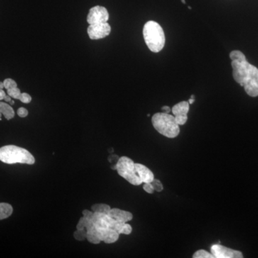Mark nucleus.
Wrapping results in <instances>:
<instances>
[{
  "instance_id": "nucleus-1",
  "label": "nucleus",
  "mask_w": 258,
  "mask_h": 258,
  "mask_svg": "<svg viewBox=\"0 0 258 258\" xmlns=\"http://www.w3.org/2000/svg\"><path fill=\"white\" fill-rule=\"evenodd\" d=\"M232 75L237 83L244 88L248 96H258V69L247 62L245 55L240 50L230 52Z\"/></svg>"
},
{
  "instance_id": "nucleus-2",
  "label": "nucleus",
  "mask_w": 258,
  "mask_h": 258,
  "mask_svg": "<svg viewBox=\"0 0 258 258\" xmlns=\"http://www.w3.org/2000/svg\"><path fill=\"white\" fill-rule=\"evenodd\" d=\"M144 40L149 50L153 52H159L164 48L166 38L161 25L155 21H149L143 28Z\"/></svg>"
},
{
  "instance_id": "nucleus-3",
  "label": "nucleus",
  "mask_w": 258,
  "mask_h": 258,
  "mask_svg": "<svg viewBox=\"0 0 258 258\" xmlns=\"http://www.w3.org/2000/svg\"><path fill=\"white\" fill-rule=\"evenodd\" d=\"M0 161L8 164H35V157L27 149L14 145L0 148Z\"/></svg>"
},
{
  "instance_id": "nucleus-4",
  "label": "nucleus",
  "mask_w": 258,
  "mask_h": 258,
  "mask_svg": "<svg viewBox=\"0 0 258 258\" xmlns=\"http://www.w3.org/2000/svg\"><path fill=\"white\" fill-rule=\"evenodd\" d=\"M154 128L161 135L174 139L179 134V125L176 123L175 117L166 113H157L152 117Z\"/></svg>"
},
{
  "instance_id": "nucleus-5",
  "label": "nucleus",
  "mask_w": 258,
  "mask_h": 258,
  "mask_svg": "<svg viewBox=\"0 0 258 258\" xmlns=\"http://www.w3.org/2000/svg\"><path fill=\"white\" fill-rule=\"evenodd\" d=\"M116 170L118 174L124 178L130 184L139 186L143 183L136 169L135 163L130 158L127 157L119 158L116 163Z\"/></svg>"
},
{
  "instance_id": "nucleus-6",
  "label": "nucleus",
  "mask_w": 258,
  "mask_h": 258,
  "mask_svg": "<svg viewBox=\"0 0 258 258\" xmlns=\"http://www.w3.org/2000/svg\"><path fill=\"white\" fill-rule=\"evenodd\" d=\"M92 221L96 228H111L120 234L124 222H118L112 218L108 214L94 212Z\"/></svg>"
},
{
  "instance_id": "nucleus-7",
  "label": "nucleus",
  "mask_w": 258,
  "mask_h": 258,
  "mask_svg": "<svg viewBox=\"0 0 258 258\" xmlns=\"http://www.w3.org/2000/svg\"><path fill=\"white\" fill-rule=\"evenodd\" d=\"M109 14L106 8L95 6L89 10L87 16V22L89 25L93 24L108 23Z\"/></svg>"
},
{
  "instance_id": "nucleus-8",
  "label": "nucleus",
  "mask_w": 258,
  "mask_h": 258,
  "mask_svg": "<svg viewBox=\"0 0 258 258\" xmlns=\"http://www.w3.org/2000/svg\"><path fill=\"white\" fill-rule=\"evenodd\" d=\"M111 28L108 23L93 24L88 26V36L91 40H99L110 35Z\"/></svg>"
},
{
  "instance_id": "nucleus-9",
  "label": "nucleus",
  "mask_w": 258,
  "mask_h": 258,
  "mask_svg": "<svg viewBox=\"0 0 258 258\" xmlns=\"http://www.w3.org/2000/svg\"><path fill=\"white\" fill-rule=\"evenodd\" d=\"M211 252L215 258H242L243 257L240 251L235 250L222 246L221 244H213L211 247Z\"/></svg>"
},
{
  "instance_id": "nucleus-10",
  "label": "nucleus",
  "mask_w": 258,
  "mask_h": 258,
  "mask_svg": "<svg viewBox=\"0 0 258 258\" xmlns=\"http://www.w3.org/2000/svg\"><path fill=\"white\" fill-rule=\"evenodd\" d=\"M189 111V103L188 101H181L173 107V114L175 117L176 123L179 125H184L188 119L187 114Z\"/></svg>"
},
{
  "instance_id": "nucleus-11",
  "label": "nucleus",
  "mask_w": 258,
  "mask_h": 258,
  "mask_svg": "<svg viewBox=\"0 0 258 258\" xmlns=\"http://www.w3.org/2000/svg\"><path fill=\"white\" fill-rule=\"evenodd\" d=\"M96 234L101 241L105 243L111 244L119 238L120 234L111 228H96Z\"/></svg>"
},
{
  "instance_id": "nucleus-12",
  "label": "nucleus",
  "mask_w": 258,
  "mask_h": 258,
  "mask_svg": "<svg viewBox=\"0 0 258 258\" xmlns=\"http://www.w3.org/2000/svg\"><path fill=\"white\" fill-rule=\"evenodd\" d=\"M108 215L117 221L124 222V223L131 221L133 219V215L131 212L117 208L111 209L108 212Z\"/></svg>"
},
{
  "instance_id": "nucleus-13",
  "label": "nucleus",
  "mask_w": 258,
  "mask_h": 258,
  "mask_svg": "<svg viewBox=\"0 0 258 258\" xmlns=\"http://www.w3.org/2000/svg\"><path fill=\"white\" fill-rule=\"evenodd\" d=\"M136 169L143 183H151L154 179V174L149 168L142 164H135Z\"/></svg>"
},
{
  "instance_id": "nucleus-14",
  "label": "nucleus",
  "mask_w": 258,
  "mask_h": 258,
  "mask_svg": "<svg viewBox=\"0 0 258 258\" xmlns=\"http://www.w3.org/2000/svg\"><path fill=\"white\" fill-rule=\"evenodd\" d=\"M0 112L7 120H10L15 117V111L13 107L8 103L0 101Z\"/></svg>"
},
{
  "instance_id": "nucleus-15",
  "label": "nucleus",
  "mask_w": 258,
  "mask_h": 258,
  "mask_svg": "<svg viewBox=\"0 0 258 258\" xmlns=\"http://www.w3.org/2000/svg\"><path fill=\"white\" fill-rule=\"evenodd\" d=\"M13 208L10 204L0 203V220H5L11 216Z\"/></svg>"
},
{
  "instance_id": "nucleus-16",
  "label": "nucleus",
  "mask_w": 258,
  "mask_h": 258,
  "mask_svg": "<svg viewBox=\"0 0 258 258\" xmlns=\"http://www.w3.org/2000/svg\"><path fill=\"white\" fill-rule=\"evenodd\" d=\"M91 209H92L93 212L108 214L111 208L109 205H105V204H96V205H93Z\"/></svg>"
},
{
  "instance_id": "nucleus-17",
  "label": "nucleus",
  "mask_w": 258,
  "mask_h": 258,
  "mask_svg": "<svg viewBox=\"0 0 258 258\" xmlns=\"http://www.w3.org/2000/svg\"><path fill=\"white\" fill-rule=\"evenodd\" d=\"M194 258H215L213 254L208 252V251L204 250V249H200L197 251L195 254H193Z\"/></svg>"
},
{
  "instance_id": "nucleus-18",
  "label": "nucleus",
  "mask_w": 258,
  "mask_h": 258,
  "mask_svg": "<svg viewBox=\"0 0 258 258\" xmlns=\"http://www.w3.org/2000/svg\"><path fill=\"white\" fill-rule=\"evenodd\" d=\"M86 239H87L88 242H91V243L92 244H99L100 242H101V240L99 239V237H98V235H97L96 232H87Z\"/></svg>"
},
{
  "instance_id": "nucleus-19",
  "label": "nucleus",
  "mask_w": 258,
  "mask_h": 258,
  "mask_svg": "<svg viewBox=\"0 0 258 258\" xmlns=\"http://www.w3.org/2000/svg\"><path fill=\"white\" fill-rule=\"evenodd\" d=\"M21 93V91L18 87L10 88V89L8 90V94L12 98H15V99L19 100Z\"/></svg>"
},
{
  "instance_id": "nucleus-20",
  "label": "nucleus",
  "mask_w": 258,
  "mask_h": 258,
  "mask_svg": "<svg viewBox=\"0 0 258 258\" xmlns=\"http://www.w3.org/2000/svg\"><path fill=\"white\" fill-rule=\"evenodd\" d=\"M74 237L76 240L79 241L84 240L86 239V235H87V232L86 230H77L76 232H74Z\"/></svg>"
},
{
  "instance_id": "nucleus-21",
  "label": "nucleus",
  "mask_w": 258,
  "mask_h": 258,
  "mask_svg": "<svg viewBox=\"0 0 258 258\" xmlns=\"http://www.w3.org/2000/svg\"><path fill=\"white\" fill-rule=\"evenodd\" d=\"M5 88L7 90L10 89V88L18 87V84L15 82L14 80L11 79H7L4 81Z\"/></svg>"
},
{
  "instance_id": "nucleus-22",
  "label": "nucleus",
  "mask_w": 258,
  "mask_h": 258,
  "mask_svg": "<svg viewBox=\"0 0 258 258\" xmlns=\"http://www.w3.org/2000/svg\"><path fill=\"white\" fill-rule=\"evenodd\" d=\"M151 183H152V186H154V191L160 192V191H162L163 189H164L163 185L159 180L154 179Z\"/></svg>"
},
{
  "instance_id": "nucleus-23",
  "label": "nucleus",
  "mask_w": 258,
  "mask_h": 258,
  "mask_svg": "<svg viewBox=\"0 0 258 258\" xmlns=\"http://www.w3.org/2000/svg\"><path fill=\"white\" fill-rule=\"evenodd\" d=\"M19 100L23 103H30L32 101V98L28 93H23L20 95Z\"/></svg>"
},
{
  "instance_id": "nucleus-24",
  "label": "nucleus",
  "mask_w": 258,
  "mask_h": 258,
  "mask_svg": "<svg viewBox=\"0 0 258 258\" xmlns=\"http://www.w3.org/2000/svg\"><path fill=\"white\" fill-rule=\"evenodd\" d=\"M132 226L128 225V224L124 223L123 228H122L121 232H120V234H123V235H130V234L132 233Z\"/></svg>"
},
{
  "instance_id": "nucleus-25",
  "label": "nucleus",
  "mask_w": 258,
  "mask_h": 258,
  "mask_svg": "<svg viewBox=\"0 0 258 258\" xmlns=\"http://www.w3.org/2000/svg\"><path fill=\"white\" fill-rule=\"evenodd\" d=\"M86 218H85V217L83 216L81 219H80L76 228H77V230H86Z\"/></svg>"
},
{
  "instance_id": "nucleus-26",
  "label": "nucleus",
  "mask_w": 258,
  "mask_h": 258,
  "mask_svg": "<svg viewBox=\"0 0 258 258\" xmlns=\"http://www.w3.org/2000/svg\"><path fill=\"white\" fill-rule=\"evenodd\" d=\"M144 190L149 194H153L154 191V186H152V183H144Z\"/></svg>"
},
{
  "instance_id": "nucleus-27",
  "label": "nucleus",
  "mask_w": 258,
  "mask_h": 258,
  "mask_svg": "<svg viewBox=\"0 0 258 258\" xmlns=\"http://www.w3.org/2000/svg\"><path fill=\"white\" fill-rule=\"evenodd\" d=\"M18 115L19 116L21 117V118H25V117L28 115V111L26 108L22 107V108H20L18 110Z\"/></svg>"
},
{
  "instance_id": "nucleus-28",
  "label": "nucleus",
  "mask_w": 258,
  "mask_h": 258,
  "mask_svg": "<svg viewBox=\"0 0 258 258\" xmlns=\"http://www.w3.org/2000/svg\"><path fill=\"white\" fill-rule=\"evenodd\" d=\"M94 212L89 211L88 210H85L83 211V215L85 218L88 219V220H92Z\"/></svg>"
},
{
  "instance_id": "nucleus-29",
  "label": "nucleus",
  "mask_w": 258,
  "mask_h": 258,
  "mask_svg": "<svg viewBox=\"0 0 258 258\" xmlns=\"http://www.w3.org/2000/svg\"><path fill=\"white\" fill-rule=\"evenodd\" d=\"M161 110H162V111H164V113H169V112L171 111L170 107L167 106H163L162 108H161Z\"/></svg>"
},
{
  "instance_id": "nucleus-30",
  "label": "nucleus",
  "mask_w": 258,
  "mask_h": 258,
  "mask_svg": "<svg viewBox=\"0 0 258 258\" xmlns=\"http://www.w3.org/2000/svg\"><path fill=\"white\" fill-rule=\"evenodd\" d=\"M6 95V93H5V91H3V89H1V88H0V101L4 100L5 97Z\"/></svg>"
},
{
  "instance_id": "nucleus-31",
  "label": "nucleus",
  "mask_w": 258,
  "mask_h": 258,
  "mask_svg": "<svg viewBox=\"0 0 258 258\" xmlns=\"http://www.w3.org/2000/svg\"><path fill=\"white\" fill-rule=\"evenodd\" d=\"M4 100L5 101L10 103V101H12V97H10L8 94L6 95L5 97Z\"/></svg>"
},
{
  "instance_id": "nucleus-32",
  "label": "nucleus",
  "mask_w": 258,
  "mask_h": 258,
  "mask_svg": "<svg viewBox=\"0 0 258 258\" xmlns=\"http://www.w3.org/2000/svg\"><path fill=\"white\" fill-rule=\"evenodd\" d=\"M195 99H192V98H189V101H188V102H189V105L193 104L194 102H195Z\"/></svg>"
},
{
  "instance_id": "nucleus-33",
  "label": "nucleus",
  "mask_w": 258,
  "mask_h": 258,
  "mask_svg": "<svg viewBox=\"0 0 258 258\" xmlns=\"http://www.w3.org/2000/svg\"><path fill=\"white\" fill-rule=\"evenodd\" d=\"M5 88L4 83L0 82V88H1V89H3V88Z\"/></svg>"
},
{
  "instance_id": "nucleus-34",
  "label": "nucleus",
  "mask_w": 258,
  "mask_h": 258,
  "mask_svg": "<svg viewBox=\"0 0 258 258\" xmlns=\"http://www.w3.org/2000/svg\"><path fill=\"white\" fill-rule=\"evenodd\" d=\"M10 105H14L15 104V101H13V100H12L11 101H10Z\"/></svg>"
},
{
  "instance_id": "nucleus-35",
  "label": "nucleus",
  "mask_w": 258,
  "mask_h": 258,
  "mask_svg": "<svg viewBox=\"0 0 258 258\" xmlns=\"http://www.w3.org/2000/svg\"><path fill=\"white\" fill-rule=\"evenodd\" d=\"M191 98H192V99H195V95H191Z\"/></svg>"
},
{
  "instance_id": "nucleus-36",
  "label": "nucleus",
  "mask_w": 258,
  "mask_h": 258,
  "mask_svg": "<svg viewBox=\"0 0 258 258\" xmlns=\"http://www.w3.org/2000/svg\"><path fill=\"white\" fill-rule=\"evenodd\" d=\"M181 3H182L183 4H186V2H185V0H181Z\"/></svg>"
},
{
  "instance_id": "nucleus-37",
  "label": "nucleus",
  "mask_w": 258,
  "mask_h": 258,
  "mask_svg": "<svg viewBox=\"0 0 258 258\" xmlns=\"http://www.w3.org/2000/svg\"><path fill=\"white\" fill-rule=\"evenodd\" d=\"M2 115H3V114H2L1 112H0V120H2Z\"/></svg>"
},
{
  "instance_id": "nucleus-38",
  "label": "nucleus",
  "mask_w": 258,
  "mask_h": 258,
  "mask_svg": "<svg viewBox=\"0 0 258 258\" xmlns=\"http://www.w3.org/2000/svg\"><path fill=\"white\" fill-rule=\"evenodd\" d=\"M188 8H189V10H191V7H188Z\"/></svg>"
}]
</instances>
